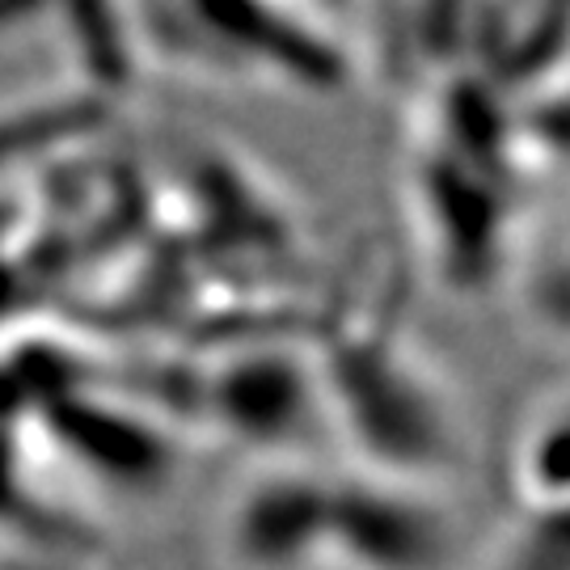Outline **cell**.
I'll use <instances>...</instances> for the list:
<instances>
[{
    "label": "cell",
    "mask_w": 570,
    "mask_h": 570,
    "mask_svg": "<svg viewBox=\"0 0 570 570\" xmlns=\"http://www.w3.org/2000/svg\"><path fill=\"white\" fill-rule=\"evenodd\" d=\"M449 541L440 487L360 465L330 473L326 570H440Z\"/></svg>",
    "instance_id": "3957f363"
},
{
    "label": "cell",
    "mask_w": 570,
    "mask_h": 570,
    "mask_svg": "<svg viewBox=\"0 0 570 570\" xmlns=\"http://www.w3.org/2000/svg\"><path fill=\"white\" fill-rule=\"evenodd\" d=\"M144 39H161L165 51L183 60L207 63V72H225L242 81H271L287 89H343L351 77L343 42L296 9H144Z\"/></svg>",
    "instance_id": "7a4b0ae2"
},
{
    "label": "cell",
    "mask_w": 570,
    "mask_h": 570,
    "mask_svg": "<svg viewBox=\"0 0 570 570\" xmlns=\"http://www.w3.org/2000/svg\"><path fill=\"white\" fill-rule=\"evenodd\" d=\"M326 419L355 449L360 469L440 487L461 461V423L444 381L410 343L393 308L367 305L338 317L313 351Z\"/></svg>",
    "instance_id": "6da1fadb"
},
{
    "label": "cell",
    "mask_w": 570,
    "mask_h": 570,
    "mask_svg": "<svg viewBox=\"0 0 570 570\" xmlns=\"http://www.w3.org/2000/svg\"><path fill=\"white\" fill-rule=\"evenodd\" d=\"M330 473L305 456H263L220 511L233 570H326Z\"/></svg>",
    "instance_id": "277c9868"
},
{
    "label": "cell",
    "mask_w": 570,
    "mask_h": 570,
    "mask_svg": "<svg viewBox=\"0 0 570 570\" xmlns=\"http://www.w3.org/2000/svg\"><path fill=\"white\" fill-rule=\"evenodd\" d=\"M47 435L68 465L89 469L110 487H153L174 461V444L131 402H89L85 393H63V402L51 406Z\"/></svg>",
    "instance_id": "8992f818"
},
{
    "label": "cell",
    "mask_w": 570,
    "mask_h": 570,
    "mask_svg": "<svg viewBox=\"0 0 570 570\" xmlns=\"http://www.w3.org/2000/svg\"><path fill=\"white\" fill-rule=\"evenodd\" d=\"M567 389L532 397L511 440V490L524 515H567Z\"/></svg>",
    "instance_id": "52a82bcc"
},
{
    "label": "cell",
    "mask_w": 570,
    "mask_h": 570,
    "mask_svg": "<svg viewBox=\"0 0 570 570\" xmlns=\"http://www.w3.org/2000/svg\"><path fill=\"white\" fill-rule=\"evenodd\" d=\"M30 18V9H21V4H0V26H9V21H26Z\"/></svg>",
    "instance_id": "9c48e42d"
},
{
    "label": "cell",
    "mask_w": 570,
    "mask_h": 570,
    "mask_svg": "<svg viewBox=\"0 0 570 570\" xmlns=\"http://www.w3.org/2000/svg\"><path fill=\"white\" fill-rule=\"evenodd\" d=\"M204 414L263 456H296V435L326 414L313 351L263 343L225 355L204 376Z\"/></svg>",
    "instance_id": "5b68a950"
},
{
    "label": "cell",
    "mask_w": 570,
    "mask_h": 570,
    "mask_svg": "<svg viewBox=\"0 0 570 570\" xmlns=\"http://www.w3.org/2000/svg\"><path fill=\"white\" fill-rule=\"evenodd\" d=\"M469 570H570L567 515H515L494 532Z\"/></svg>",
    "instance_id": "ba28073f"
}]
</instances>
